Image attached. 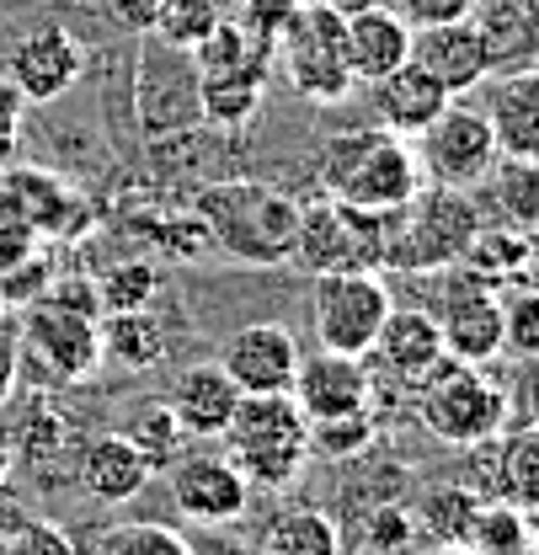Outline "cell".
Wrapping results in <instances>:
<instances>
[{"label": "cell", "mask_w": 539, "mask_h": 555, "mask_svg": "<svg viewBox=\"0 0 539 555\" xmlns=\"http://www.w3.org/2000/svg\"><path fill=\"white\" fill-rule=\"evenodd\" d=\"M198 224L224 257L246 268H283L294 257L299 198L262 177H224L198 193Z\"/></svg>", "instance_id": "cell-1"}, {"label": "cell", "mask_w": 539, "mask_h": 555, "mask_svg": "<svg viewBox=\"0 0 539 555\" xmlns=\"http://www.w3.org/2000/svg\"><path fill=\"white\" fill-rule=\"evenodd\" d=\"M321 188L337 204L396 214L416 198L422 166H416L411 139L390 129H347V134H332L321 150Z\"/></svg>", "instance_id": "cell-2"}, {"label": "cell", "mask_w": 539, "mask_h": 555, "mask_svg": "<svg viewBox=\"0 0 539 555\" xmlns=\"http://www.w3.org/2000/svg\"><path fill=\"white\" fill-rule=\"evenodd\" d=\"M230 465L246 476L252 491H283L310 460V422L294 396H241L230 427L219 433Z\"/></svg>", "instance_id": "cell-3"}, {"label": "cell", "mask_w": 539, "mask_h": 555, "mask_svg": "<svg viewBox=\"0 0 539 555\" xmlns=\"http://www.w3.org/2000/svg\"><path fill=\"white\" fill-rule=\"evenodd\" d=\"M390 230L396 214H369V208L316 198L299 204V230H294V268L305 273H374L390 268Z\"/></svg>", "instance_id": "cell-4"}, {"label": "cell", "mask_w": 539, "mask_h": 555, "mask_svg": "<svg viewBox=\"0 0 539 555\" xmlns=\"http://www.w3.org/2000/svg\"><path fill=\"white\" fill-rule=\"evenodd\" d=\"M272 65H283L288 86L305 102H347L352 96V69H347V43H342V5L337 0H299L294 16L272 38Z\"/></svg>", "instance_id": "cell-5"}, {"label": "cell", "mask_w": 539, "mask_h": 555, "mask_svg": "<svg viewBox=\"0 0 539 555\" xmlns=\"http://www.w3.org/2000/svg\"><path fill=\"white\" fill-rule=\"evenodd\" d=\"M480 224H486V219H480V204H475L465 188H433V182H422L416 198L406 208H396L390 268H406V273L454 268Z\"/></svg>", "instance_id": "cell-6"}, {"label": "cell", "mask_w": 539, "mask_h": 555, "mask_svg": "<svg viewBox=\"0 0 539 555\" xmlns=\"http://www.w3.org/2000/svg\"><path fill=\"white\" fill-rule=\"evenodd\" d=\"M411 390H416L422 427L444 443H486L508 422L502 385H491L475 363H460V358H438Z\"/></svg>", "instance_id": "cell-7"}, {"label": "cell", "mask_w": 539, "mask_h": 555, "mask_svg": "<svg viewBox=\"0 0 539 555\" xmlns=\"http://www.w3.org/2000/svg\"><path fill=\"white\" fill-rule=\"evenodd\" d=\"M390 315V288L374 273H316L310 288V326L316 343L342 358H369Z\"/></svg>", "instance_id": "cell-8"}, {"label": "cell", "mask_w": 539, "mask_h": 555, "mask_svg": "<svg viewBox=\"0 0 539 555\" xmlns=\"http://www.w3.org/2000/svg\"><path fill=\"white\" fill-rule=\"evenodd\" d=\"M416 166H422V182L433 188H465L491 177L497 166V139L486 129L480 107H465L460 96L416 134Z\"/></svg>", "instance_id": "cell-9"}, {"label": "cell", "mask_w": 539, "mask_h": 555, "mask_svg": "<svg viewBox=\"0 0 539 555\" xmlns=\"http://www.w3.org/2000/svg\"><path fill=\"white\" fill-rule=\"evenodd\" d=\"M433 321H438V337H444V358L486 369L502 352V288L454 262L444 288H438Z\"/></svg>", "instance_id": "cell-10"}, {"label": "cell", "mask_w": 539, "mask_h": 555, "mask_svg": "<svg viewBox=\"0 0 539 555\" xmlns=\"http://www.w3.org/2000/svg\"><path fill=\"white\" fill-rule=\"evenodd\" d=\"M166 486H171L177 513L193 518V524H235L246 513V502H252L246 476L219 449H182L166 465Z\"/></svg>", "instance_id": "cell-11"}, {"label": "cell", "mask_w": 539, "mask_h": 555, "mask_svg": "<svg viewBox=\"0 0 539 555\" xmlns=\"http://www.w3.org/2000/svg\"><path fill=\"white\" fill-rule=\"evenodd\" d=\"M27 358L60 379V385H75L86 374H97L102 363V332H97V315H80V310H60V305H33L27 310V326H22V343Z\"/></svg>", "instance_id": "cell-12"}, {"label": "cell", "mask_w": 539, "mask_h": 555, "mask_svg": "<svg viewBox=\"0 0 539 555\" xmlns=\"http://www.w3.org/2000/svg\"><path fill=\"white\" fill-rule=\"evenodd\" d=\"M219 369L235 379L241 396H283L299 369V337L283 321H257L224 337Z\"/></svg>", "instance_id": "cell-13"}, {"label": "cell", "mask_w": 539, "mask_h": 555, "mask_svg": "<svg viewBox=\"0 0 539 555\" xmlns=\"http://www.w3.org/2000/svg\"><path fill=\"white\" fill-rule=\"evenodd\" d=\"M416 69H427L449 96L475 91L491 75V49L475 27V16H454V22H433V27H411V54Z\"/></svg>", "instance_id": "cell-14"}, {"label": "cell", "mask_w": 539, "mask_h": 555, "mask_svg": "<svg viewBox=\"0 0 539 555\" xmlns=\"http://www.w3.org/2000/svg\"><path fill=\"white\" fill-rule=\"evenodd\" d=\"M80 38L69 27H38L27 38H16V49L5 54V80L22 91V102H60L69 86L80 80Z\"/></svg>", "instance_id": "cell-15"}, {"label": "cell", "mask_w": 539, "mask_h": 555, "mask_svg": "<svg viewBox=\"0 0 539 555\" xmlns=\"http://www.w3.org/2000/svg\"><path fill=\"white\" fill-rule=\"evenodd\" d=\"M486 102L480 118L497 139V155L508 160H539V75L524 69H497L480 80Z\"/></svg>", "instance_id": "cell-16"}, {"label": "cell", "mask_w": 539, "mask_h": 555, "mask_svg": "<svg viewBox=\"0 0 539 555\" xmlns=\"http://www.w3.org/2000/svg\"><path fill=\"white\" fill-rule=\"evenodd\" d=\"M288 396H294V406L305 412V422L374 406V385H369L363 358H342V352H326V347H321L316 358H299Z\"/></svg>", "instance_id": "cell-17"}, {"label": "cell", "mask_w": 539, "mask_h": 555, "mask_svg": "<svg viewBox=\"0 0 539 555\" xmlns=\"http://www.w3.org/2000/svg\"><path fill=\"white\" fill-rule=\"evenodd\" d=\"M342 43H347V69L358 86L385 80L390 69L406 65L411 54V27L385 5V0H363L352 11H342Z\"/></svg>", "instance_id": "cell-18"}, {"label": "cell", "mask_w": 539, "mask_h": 555, "mask_svg": "<svg viewBox=\"0 0 539 555\" xmlns=\"http://www.w3.org/2000/svg\"><path fill=\"white\" fill-rule=\"evenodd\" d=\"M235 401H241V390H235V379L219 363H188L171 379V390H166V412L177 416V427L188 433V443L219 438L230 427Z\"/></svg>", "instance_id": "cell-19"}, {"label": "cell", "mask_w": 539, "mask_h": 555, "mask_svg": "<svg viewBox=\"0 0 539 555\" xmlns=\"http://www.w3.org/2000/svg\"><path fill=\"white\" fill-rule=\"evenodd\" d=\"M369 96H374V118H380V129H390V134L401 139H416L454 96L427 75V69H416L406 60L401 69H390L385 80H374L369 86Z\"/></svg>", "instance_id": "cell-20"}, {"label": "cell", "mask_w": 539, "mask_h": 555, "mask_svg": "<svg viewBox=\"0 0 539 555\" xmlns=\"http://www.w3.org/2000/svg\"><path fill=\"white\" fill-rule=\"evenodd\" d=\"M75 476H80L91 502L118 507V502H134L139 491L150 486V465H144V454H139L124 433H97V438L86 443Z\"/></svg>", "instance_id": "cell-21"}, {"label": "cell", "mask_w": 539, "mask_h": 555, "mask_svg": "<svg viewBox=\"0 0 539 555\" xmlns=\"http://www.w3.org/2000/svg\"><path fill=\"white\" fill-rule=\"evenodd\" d=\"M369 352L411 390V385L444 358V337H438L433 310H396V305H390V315H385V326H380V337H374Z\"/></svg>", "instance_id": "cell-22"}, {"label": "cell", "mask_w": 539, "mask_h": 555, "mask_svg": "<svg viewBox=\"0 0 539 555\" xmlns=\"http://www.w3.org/2000/svg\"><path fill=\"white\" fill-rule=\"evenodd\" d=\"M0 208L22 224V230H49V235H65L69 219H75V193L54 171H5V188H0Z\"/></svg>", "instance_id": "cell-23"}, {"label": "cell", "mask_w": 539, "mask_h": 555, "mask_svg": "<svg viewBox=\"0 0 539 555\" xmlns=\"http://www.w3.org/2000/svg\"><path fill=\"white\" fill-rule=\"evenodd\" d=\"M193 75H235V80H257V86H268L272 38L252 33V27L235 22V16H224L198 49H193Z\"/></svg>", "instance_id": "cell-24"}, {"label": "cell", "mask_w": 539, "mask_h": 555, "mask_svg": "<svg viewBox=\"0 0 539 555\" xmlns=\"http://www.w3.org/2000/svg\"><path fill=\"white\" fill-rule=\"evenodd\" d=\"M529 262H535V241L518 224H480L475 241L465 246L460 268H471L486 283H529Z\"/></svg>", "instance_id": "cell-25"}, {"label": "cell", "mask_w": 539, "mask_h": 555, "mask_svg": "<svg viewBox=\"0 0 539 555\" xmlns=\"http://www.w3.org/2000/svg\"><path fill=\"white\" fill-rule=\"evenodd\" d=\"M97 332H102V358H113L129 374H144L166 358V332L150 310H118V315L97 321Z\"/></svg>", "instance_id": "cell-26"}, {"label": "cell", "mask_w": 539, "mask_h": 555, "mask_svg": "<svg viewBox=\"0 0 539 555\" xmlns=\"http://www.w3.org/2000/svg\"><path fill=\"white\" fill-rule=\"evenodd\" d=\"M257 555H342V534L321 507H283Z\"/></svg>", "instance_id": "cell-27"}, {"label": "cell", "mask_w": 539, "mask_h": 555, "mask_svg": "<svg viewBox=\"0 0 539 555\" xmlns=\"http://www.w3.org/2000/svg\"><path fill=\"white\" fill-rule=\"evenodd\" d=\"M475 16V11H471ZM486 49H491V75L518 60V69L529 65V49H535V16H529V0H491V11L475 16Z\"/></svg>", "instance_id": "cell-28"}, {"label": "cell", "mask_w": 539, "mask_h": 555, "mask_svg": "<svg viewBox=\"0 0 539 555\" xmlns=\"http://www.w3.org/2000/svg\"><path fill=\"white\" fill-rule=\"evenodd\" d=\"M535 545V518L518 513L513 502H475V518L465 529V551L471 555H518Z\"/></svg>", "instance_id": "cell-29"}, {"label": "cell", "mask_w": 539, "mask_h": 555, "mask_svg": "<svg viewBox=\"0 0 539 555\" xmlns=\"http://www.w3.org/2000/svg\"><path fill=\"white\" fill-rule=\"evenodd\" d=\"M262 107V86L257 80H235V75H198V118L214 129H246Z\"/></svg>", "instance_id": "cell-30"}, {"label": "cell", "mask_w": 539, "mask_h": 555, "mask_svg": "<svg viewBox=\"0 0 539 555\" xmlns=\"http://www.w3.org/2000/svg\"><path fill=\"white\" fill-rule=\"evenodd\" d=\"M497 486H502V502H513L518 513L535 518L539 507V438L535 427H518L502 454H497Z\"/></svg>", "instance_id": "cell-31"}, {"label": "cell", "mask_w": 539, "mask_h": 555, "mask_svg": "<svg viewBox=\"0 0 539 555\" xmlns=\"http://www.w3.org/2000/svg\"><path fill=\"white\" fill-rule=\"evenodd\" d=\"M118 433L134 443L139 454H144V465H150V470H166V465L188 449V433L177 427V416L166 412V401H144V406L118 427Z\"/></svg>", "instance_id": "cell-32"}, {"label": "cell", "mask_w": 539, "mask_h": 555, "mask_svg": "<svg viewBox=\"0 0 539 555\" xmlns=\"http://www.w3.org/2000/svg\"><path fill=\"white\" fill-rule=\"evenodd\" d=\"M80 555H198V551L166 524H113V529H97Z\"/></svg>", "instance_id": "cell-33"}, {"label": "cell", "mask_w": 539, "mask_h": 555, "mask_svg": "<svg viewBox=\"0 0 539 555\" xmlns=\"http://www.w3.org/2000/svg\"><path fill=\"white\" fill-rule=\"evenodd\" d=\"M219 22H224V5H219V0H166V5H161V22H155V38H161L166 49L193 54Z\"/></svg>", "instance_id": "cell-34"}, {"label": "cell", "mask_w": 539, "mask_h": 555, "mask_svg": "<svg viewBox=\"0 0 539 555\" xmlns=\"http://www.w3.org/2000/svg\"><path fill=\"white\" fill-rule=\"evenodd\" d=\"M374 433H380L374 406L342 412V416H321V422H310V449H321L326 460H352V454H363V449L374 443Z\"/></svg>", "instance_id": "cell-35"}, {"label": "cell", "mask_w": 539, "mask_h": 555, "mask_svg": "<svg viewBox=\"0 0 539 555\" xmlns=\"http://www.w3.org/2000/svg\"><path fill=\"white\" fill-rule=\"evenodd\" d=\"M475 496L471 486H438V491H427V502H422V524H427V534L438 540V545H465V529H471L475 518Z\"/></svg>", "instance_id": "cell-36"}, {"label": "cell", "mask_w": 539, "mask_h": 555, "mask_svg": "<svg viewBox=\"0 0 539 555\" xmlns=\"http://www.w3.org/2000/svg\"><path fill=\"white\" fill-rule=\"evenodd\" d=\"M497 204L508 208V224L529 230L539 214V160H508L497 155Z\"/></svg>", "instance_id": "cell-37"}, {"label": "cell", "mask_w": 539, "mask_h": 555, "mask_svg": "<svg viewBox=\"0 0 539 555\" xmlns=\"http://www.w3.org/2000/svg\"><path fill=\"white\" fill-rule=\"evenodd\" d=\"M155 288H161V278H155L150 262H118L113 273L97 278V305H102V315H118V310H150Z\"/></svg>", "instance_id": "cell-38"}, {"label": "cell", "mask_w": 539, "mask_h": 555, "mask_svg": "<svg viewBox=\"0 0 539 555\" xmlns=\"http://www.w3.org/2000/svg\"><path fill=\"white\" fill-rule=\"evenodd\" d=\"M502 347H513L518 358H535L539 347V299L529 283L513 288V299H502Z\"/></svg>", "instance_id": "cell-39"}, {"label": "cell", "mask_w": 539, "mask_h": 555, "mask_svg": "<svg viewBox=\"0 0 539 555\" xmlns=\"http://www.w3.org/2000/svg\"><path fill=\"white\" fill-rule=\"evenodd\" d=\"M5 555H80V545L69 540L60 524L27 518V524H16V534L5 540Z\"/></svg>", "instance_id": "cell-40"}, {"label": "cell", "mask_w": 539, "mask_h": 555, "mask_svg": "<svg viewBox=\"0 0 539 555\" xmlns=\"http://www.w3.org/2000/svg\"><path fill=\"white\" fill-rule=\"evenodd\" d=\"M406 27H433V22H454V16H471L475 0H385Z\"/></svg>", "instance_id": "cell-41"}, {"label": "cell", "mask_w": 539, "mask_h": 555, "mask_svg": "<svg viewBox=\"0 0 539 555\" xmlns=\"http://www.w3.org/2000/svg\"><path fill=\"white\" fill-rule=\"evenodd\" d=\"M22 113H27L22 91L0 75V171L16 160V144H22Z\"/></svg>", "instance_id": "cell-42"}, {"label": "cell", "mask_w": 539, "mask_h": 555, "mask_svg": "<svg viewBox=\"0 0 539 555\" xmlns=\"http://www.w3.org/2000/svg\"><path fill=\"white\" fill-rule=\"evenodd\" d=\"M161 5H166V0H102L107 22H113V27H124V33H134V38L155 33V22H161Z\"/></svg>", "instance_id": "cell-43"}, {"label": "cell", "mask_w": 539, "mask_h": 555, "mask_svg": "<svg viewBox=\"0 0 539 555\" xmlns=\"http://www.w3.org/2000/svg\"><path fill=\"white\" fill-rule=\"evenodd\" d=\"M294 5H299V0H241V16H235V22H246V27L262 33V38H278V27L294 16Z\"/></svg>", "instance_id": "cell-44"}, {"label": "cell", "mask_w": 539, "mask_h": 555, "mask_svg": "<svg viewBox=\"0 0 539 555\" xmlns=\"http://www.w3.org/2000/svg\"><path fill=\"white\" fill-rule=\"evenodd\" d=\"M43 305L80 310V315H102V305H97V283H54V288L43 294Z\"/></svg>", "instance_id": "cell-45"}, {"label": "cell", "mask_w": 539, "mask_h": 555, "mask_svg": "<svg viewBox=\"0 0 539 555\" xmlns=\"http://www.w3.org/2000/svg\"><path fill=\"white\" fill-rule=\"evenodd\" d=\"M16 369H22V347L0 332V406H5L11 390H16Z\"/></svg>", "instance_id": "cell-46"}, {"label": "cell", "mask_w": 539, "mask_h": 555, "mask_svg": "<svg viewBox=\"0 0 539 555\" xmlns=\"http://www.w3.org/2000/svg\"><path fill=\"white\" fill-rule=\"evenodd\" d=\"M427 555H471V551H465V545H433Z\"/></svg>", "instance_id": "cell-47"}, {"label": "cell", "mask_w": 539, "mask_h": 555, "mask_svg": "<svg viewBox=\"0 0 539 555\" xmlns=\"http://www.w3.org/2000/svg\"><path fill=\"white\" fill-rule=\"evenodd\" d=\"M0 555H5V540H0Z\"/></svg>", "instance_id": "cell-48"}]
</instances>
